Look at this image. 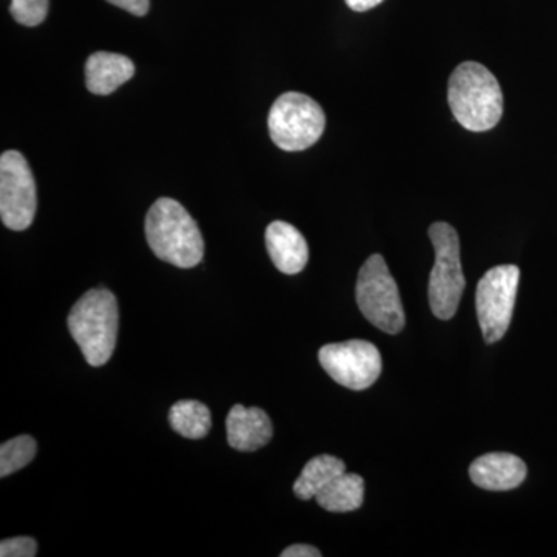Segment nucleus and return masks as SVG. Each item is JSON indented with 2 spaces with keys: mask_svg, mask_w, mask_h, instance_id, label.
I'll use <instances>...</instances> for the list:
<instances>
[{
  "mask_svg": "<svg viewBox=\"0 0 557 557\" xmlns=\"http://www.w3.org/2000/svg\"><path fill=\"white\" fill-rule=\"evenodd\" d=\"M146 239L157 258L178 267L193 269L205 255V242L196 220L178 201L159 199L146 215Z\"/></svg>",
  "mask_w": 557,
  "mask_h": 557,
  "instance_id": "obj_2",
  "label": "nucleus"
},
{
  "mask_svg": "<svg viewBox=\"0 0 557 557\" xmlns=\"http://www.w3.org/2000/svg\"><path fill=\"white\" fill-rule=\"evenodd\" d=\"M86 86L90 94L110 95L134 76L129 58L109 51H97L86 62Z\"/></svg>",
  "mask_w": 557,
  "mask_h": 557,
  "instance_id": "obj_13",
  "label": "nucleus"
},
{
  "mask_svg": "<svg viewBox=\"0 0 557 557\" xmlns=\"http://www.w3.org/2000/svg\"><path fill=\"white\" fill-rule=\"evenodd\" d=\"M119 322V302L115 295L106 288L89 289L70 310V335L94 368L104 366L112 358Z\"/></svg>",
  "mask_w": 557,
  "mask_h": 557,
  "instance_id": "obj_3",
  "label": "nucleus"
},
{
  "mask_svg": "<svg viewBox=\"0 0 557 557\" xmlns=\"http://www.w3.org/2000/svg\"><path fill=\"white\" fill-rule=\"evenodd\" d=\"M435 249L434 269L429 277V304L442 321L456 317L458 304L467 287L460 260V239L449 223L437 222L429 228Z\"/></svg>",
  "mask_w": 557,
  "mask_h": 557,
  "instance_id": "obj_4",
  "label": "nucleus"
},
{
  "mask_svg": "<svg viewBox=\"0 0 557 557\" xmlns=\"http://www.w3.org/2000/svg\"><path fill=\"white\" fill-rule=\"evenodd\" d=\"M38 445L30 435L9 440L0 446V478H9L20 469L27 467L35 458Z\"/></svg>",
  "mask_w": 557,
  "mask_h": 557,
  "instance_id": "obj_17",
  "label": "nucleus"
},
{
  "mask_svg": "<svg viewBox=\"0 0 557 557\" xmlns=\"http://www.w3.org/2000/svg\"><path fill=\"white\" fill-rule=\"evenodd\" d=\"M10 14L24 27H38L49 14V0H11Z\"/></svg>",
  "mask_w": 557,
  "mask_h": 557,
  "instance_id": "obj_18",
  "label": "nucleus"
},
{
  "mask_svg": "<svg viewBox=\"0 0 557 557\" xmlns=\"http://www.w3.org/2000/svg\"><path fill=\"white\" fill-rule=\"evenodd\" d=\"M520 270L516 265H498L486 271L475 292V309L483 338L497 343L507 335L518 298Z\"/></svg>",
  "mask_w": 557,
  "mask_h": 557,
  "instance_id": "obj_7",
  "label": "nucleus"
},
{
  "mask_svg": "<svg viewBox=\"0 0 557 557\" xmlns=\"http://www.w3.org/2000/svg\"><path fill=\"white\" fill-rule=\"evenodd\" d=\"M38 555V544L33 537L5 539L0 544L2 557H35Z\"/></svg>",
  "mask_w": 557,
  "mask_h": 557,
  "instance_id": "obj_19",
  "label": "nucleus"
},
{
  "mask_svg": "<svg viewBox=\"0 0 557 557\" xmlns=\"http://www.w3.org/2000/svg\"><path fill=\"white\" fill-rule=\"evenodd\" d=\"M324 129V110L307 95L288 91L271 106L270 137L278 149L287 152L309 149L317 145Z\"/></svg>",
  "mask_w": 557,
  "mask_h": 557,
  "instance_id": "obj_6",
  "label": "nucleus"
},
{
  "mask_svg": "<svg viewBox=\"0 0 557 557\" xmlns=\"http://www.w3.org/2000/svg\"><path fill=\"white\" fill-rule=\"evenodd\" d=\"M106 2L119 7L121 10H126L127 13L138 17L146 16L150 7V0H106Z\"/></svg>",
  "mask_w": 557,
  "mask_h": 557,
  "instance_id": "obj_20",
  "label": "nucleus"
},
{
  "mask_svg": "<svg viewBox=\"0 0 557 557\" xmlns=\"http://www.w3.org/2000/svg\"><path fill=\"white\" fill-rule=\"evenodd\" d=\"M38 208L36 183L27 160L17 150L0 157V218L9 230L24 231L32 226Z\"/></svg>",
  "mask_w": 557,
  "mask_h": 557,
  "instance_id": "obj_8",
  "label": "nucleus"
},
{
  "mask_svg": "<svg viewBox=\"0 0 557 557\" xmlns=\"http://www.w3.org/2000/svg\"><path fill=\"white\" fill-rule=\"evenodd\" d=\"M381 2H383V0H346L348 9L358 11V13L375 9Z\"/></svg>",
  "mask_w": 557,
  "mask_h": 557,
  "instance_id": "obj_22",
  "label": "nucleus"
},
{
  "mask_svg": "<svg viewBox=\"0 0 557 557\" xmlns=\"http://www.w3.org/2000/svg\"><path fill=\"white\" fill-rule=\"evenodd\" d=\"M170 423L182 437L200 440L207 437L211 429V410L196 399H182L172 406Z\"/></svg>",
  "mask_w": 557,
  "mask_h": 557,
  "instance_id": "obj_16",
  "label": "nucleus"
},
{
  "mask_svg": "<svg viewBox=\"0 0 557 557\" xmlns=\"http://www.w3.org/2000/svg\"><path fill=\"white\" fill-rule=\"evenodd\" d=\"M448 102L458 123L471 132L497 126L504 115V94L496 76L479 62H463L449 78Z\"/></svg>",
  "mask_w": 557,
  "mask_h": 557,
  "instance_id": "obj_1",
  "label": "nucleus"
},
{
  "mask_svg": "<svg viewBox=\"0 0 557 557\" xmlns=\"http://www.w3.org/2000/svg\"><path fill=\"white\" fill-rule=\"evenodd\" d=\"M265 244L274 267L284 274H298L309 262V245L299 230L287 222L270 223Z\"/></svg>",
  "mask_w": 557,
  "mask_h": 557,
  "instance_id": "obj_12",
  "label": "nucleus"
},
{
  "mask_svg": "<svg viewBox=\"0 0 557 557\" xmlns=\"http://www.w3.org/2000/svg\"><path fill=\"white\" fill-rule=\"evenodd\" d=\"M344 472H346V463L338 457L324 454V456L311 458L296 480L293 491L300 500L317 498L321 490Z\"/></svg>",
  "mask_w": 557,
  "mask_h": 557,
  "instance_id": "obj_15",
  "label": "nucleus"
},
{
  "mask_svg": "<svg viewBox=\"0 0 557 557\" xmlns=\"http://www.w3.org/2000/svg\"><path fill=\"white\" fill-rule=\"evenodd\" d=\"M226 435L231 448L252 453L269 445L273 438V423L265 410L236 405L226 417Z\"/></svg>",
  "mask_w": 557,
  "mask_h": 557,
  "instance_id": "obj_11",
  "label": "nucleus"
},
{
  "mask_svg": "<svg viewBox=\"0 0 557 557\" xmlns=\"http://www.w3.org/2000/svg\"><path fill=\"white\" fill-rule=\"evenodd\" d=\"M469 478L486 491H511L527 479L522 458L507 453H491L472 461Z\"/></svg>",
  "mask_w": 557,
  "mask_h": 557,
  "instance_id": "obj_10",
  "label": "nucleus"
},
{
  "mask_svg": "<svg viewBox=\"0 0 557 557\" xmlns=\"http://www.w3.org/2000/svg\"><path fill=\"white\" fill-rule=\"evenodd\" d=\"M319 362L330 379L350 391H366L373 386L383 370L379 348L362 339H350L322 347L319 350Z\"/></svg>",
  "mask_w": 557,
  "mask_h": 557,
  "instance_id": "obj_9",
  "label": "nucleus"
},
{
  "mask_svg": "<svg viewBox=\"0 0 557 557\" xmlns=\"http://www.w3.org/2000/svg\"><path fill=\"white\" fill-rule=\"evenodd\" d=\"M357 302L370 324L384 333L397 335L405 329V309L399 298L398 285L383 256H370L359 270Z\"/></svg>",
  "mask_w": 557,
  "mask_h": 557,
  "instance_id": "obj_5",
  "label": "nucleus"
},
{
  "mask_svg": "<svg viewBox=\"0 0 557 557\" xmlns=\"http://www.w3.org/2000/svg\"><path fill=\"white\" fill-rule=\"evenodd\" d=\"M364 480L358 474H344L333 479L317 496L319 507L330 512H350L364 502Z\"/></svg>",
  "mask_w": 557,
  "mask_h": 557,
  "instance_id": "obj_14",
  "label": "nucleus"
},
{
  "mask_svg": "<svg viewBox=\"0 0 557 557\" xmlns=\"http://www.w3.org/2000/svg\"><path fill=\"white\" fill-rule=\"evenodd\" d=\"M282 557H321L322 553L318 548L311 547V545H292L287 549L281 553Z\"/></svg>",
  "mask_w": 557,
  "mask_h": 557,
  "instance_id": "obj_21",
  "label": "nucleus"
}]
</instances>
